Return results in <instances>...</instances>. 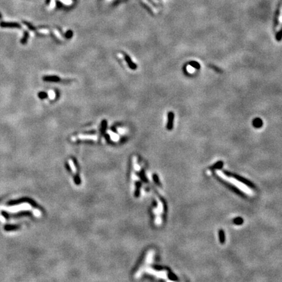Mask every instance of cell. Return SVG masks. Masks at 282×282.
Listing matches in <instances>:
<instances>
[{
	"label": "cell",
	"instance_id": "cell-1",
	"mask_svg": "<svg viewBox=\"0 0 282 282\" xmlns=\"http://www.w3.org/2000/svg\"><path fill=\"white\" fill-rule=\"evenodd\" d=\"M23 203H28L33 208L39 210L41 212H43V208L41 209V207L38 205L37 202H35L33 199H31L30 197H23L18 198L17 199L10 200V201H9L6 203V205L7 206H13L22 205V204Z\"/></svg>",
	"mask_w": 282,
	"mask_h": 282
},
{
	"label": "cell",
	"instance_id": "cell-2",
	"mask_svg": "<svg viewBox=\"0 0 282 282\" xmlns=\"http://www.w3.org/2000/svg\"><path fill=\"white\" fill-rule=\"evenodd\" d=\"M1 215L6 220H11V219H19V218H25V217H32L33 216V213L30 210L20 211L16 213H10L5 210H2Z\"/></svg>",
	"mask_w": 282,
	"mask_h": 282
},
{
	"label": "cell",
	"instance_id": "cell-3",
	"mask_svg": "<svg viewBox=\"0 0 282 282\" xmlns=\"http://www.w3.org/2000/svg\"><path fill=\"white\" fill-rule=\"evenodd\" d=\"M223 174L225 175V176H228V177L233 178H235V180H236L238 181V182H240L241 183H244V184L245 185H246L247 186L250 188L251 189H255V190L256 189V188H255L256 187H255V186L254 185V183H253V182H251V181H249V180L246 179V178H244L243 176H240V175L232 173V172H229V171H227V170H223Z\"/></svg>",
	"mask_w": 282,
	"mask_h": 282
},
{
	"label": "cell",
	"instance_id": "cell-4",
	"mask_svg": "<svg viewBox=\"0 0 282 282\" xmlns=\"http://www.w3.org/2000/svg\"><path fill=\"white\" fill-rule=\"evenodd\" d=\"M213 176H215V177H216V178L218 180V182H219L220 183H221L224 186L227 187L228 189H230V190L232 191H233L234 193H235L237 194V195H239V196L242 197H244V198L247 197L246 195H245L243 191H242L241 190H240V189H238L237 187L235 186L234 185L231 184V183H229V182H227V181L224 180H223L222 178H221L220 177H219L218 176H217L216 174H213Z\"/></svg>",
	"mask_w": 282,
	"mask_h": 282
},
{
	"label": "cell",
	"instance_id": "cell-5",
	"mask_svg": "<svg viewBox=\"0 0 282 282\" xmlns=\"http://www.w3.org/2000/svg\"><path fill=\"white\" fill-rule=\"evenodd\" d=\"M21 224H9L7 223L3 226L4 231L7 232H13V231H18L21 228Z\"/></svg>",
	"mask_w": 282,
	"mask_h": 282
},
{
	"label": "cell",
	"instance_id": "cell-6",
	"mask_svg": "<svg viewBox=\"0 0 282 282\" xmlns=\"http://www.w3.org/2000/svg\"><path fill=\"white\" fill-rule=\"evenodd\" d=\"M0 26L2 27H5V28L20 29L22 27L21 26L16 22H1Z\"/></svg>",
	"mask_w": 282,
	"mask_h": 282
},
{
	"label": "cell",
	"instance_id": "cell-7",
	"mask_svg": "<svg viewBox=\"0 0 282 282\" xmlns=\"http://www.w3.org/2000/svg\"><path fill=\"white\" fill-rule=\"evenodd\" d=\"M174 120V114L172 112H169L168 114V123L167 125V128L168 130L170 131L173 129Z\"/></svg>",
	"mask_w": 282,
	"mask_h": 282
},
{
	"label": "cell",
	"instance_id": "cell-8",
	"mask_svg": "<svg viewBox=\"0 0 282 282\" xmlns=\"http://www.w3.org/2000/svg\"><path fill=\"white\" fill-rule=\"evenodd\" d=\"M218 237H219V241L221 244H224L226 240V236H225V231L223 229H219L218 231Z\"/></svg>",
	"mask_w": 282,
	"mask_h": 282
},
{
	"label": "cell",
	"instance_id": "cell-9",
	"mask_svg": "<svg viewBox=\"0 0 282 282\" xmlns=\"http://www.w3.org/2000/svg\"><path fill=\"white\" fill-rule=\"evenodd\" d=\"M224 163L222 161H218L216 163H214L213 165H212V166H210L209 167V169L212 170H219V169H221L222 167H223Z\"/></svg>",
	"mask_w": 282,
	"mask_h": 282
},
{
	"label": "cell",
	"instance_id": "cell-10",
	"mask_svg": "<svg viewBox=\"0 0 282 282\" xmlns=\"http://www.w3.org/2000/svg\"><path fill=\"white\" fill-rule=\"evenodd\" d=\"M262 125H263L262 120L261 118H256L253 121V125H254V128H257V129H259V128H262Z\"/></svg>",
	"mask_w": 282,
	"mask_h": 282
},
{
	"label": "cell",
	"instance_id": "cell-11",
	"mask_svg": "<svg viewBox=\"0 0 282 282\" xmlns=\"http://www.w3.org/2000/svg\"><path fill=\"white\" fill-rule=\"evenodd\" d=\"M125 60L126 62L128 64L129 67H130V69H137V65H135V63L132 62L131 59L129 57V56H128V55H124Z\"/></svg>",
	"mask_w": 282,
	"mask_h": 282
},
{
	"label": "cell",
	"instance_id": "cell-12",
	"mask_svg": "<svg viewBox=\"0 0 282 282\" xmlns=\"http://www.w3.org/2000/svg\"><path fill=\"white\" fill-rule=\"evenodd\" d=\"M43 79L44 81L53 82H56L60 80V79L57 76H45Z\"/></svg>",
	"mask_w": 282,
	"mask_h": 282
},
{
	"label": "cell",
	"instance_id": "cell-13",
	"mask_svg": "<svg viewBox=\"0 0 282 282\" xmlns=\"http://www.w3.org/2000/svg\"><path fill=\"white\" fill-rule=\"evenodd\" d=\"M232 222L236 225H241L244 223V219L242 217H236L232 219Z\"/></svg>",
	"mask_w": 282,
	"mask_h": 282
},
{
	"label": "cell",
	"instance_id": "cell-14",
	"mask_svg": "<svg viewBox=\"0 0 282 282\" xmlns=\"http://www.w3.org/2000/svg\"><path fill=\"white\" fill-rule=\"evenodd\" d=\"M28 38H29V33L27 32V31H24V35H23V37L22 38V39L20 40V43H21L22 44H26V43H27V40H28Z\"/></svg>",
	"mask_w": 282,
	"mask_h": 282
},
{
	"label": "cell",
	"instance_id": "cell-15",
	"mask_svg": "<svg viewBox=\"0 0 282 282\" xmlns=\"http://www.w3.org/2000/svg\"><path fill=\"white\" fill-rule=\"evenodd\" d=\"M189 65L191 66L192 67L195 68V69H198V70H199V69H201V65L199 64L197 62H195V61H191V62H189Z\"/></svg>",
	"mask_w": 282,
	"mask_h": 282
},
{
	"label": "cell",
	"instance_id": "cell-16",
	"mask_svg": "<svg viewBox=\"0 0 282 282\" xmlns=\"http://www.w3.org/2000/svg\"><path fill=\"white\" fill-rule=\"evenodd\" d=\"M23 22V24H25V25H26V26H27V27H28V28H29V29H30V30H32V31H35V30H36V28H35V27H34V26H32V24H30V23H29V22H26V21H23V22Z\"/></svg>",
	"mask_w": 282,
	"mask_h": 282
},
{
	"label": "cell",
	"instance_id": "cell-17",
	"mask_svg": "<svg viewBox=\"0 0 282 282\" xmlns=\"http://www.w3.org/2000/svg\"><path fill=\"white\" fill-rule=\"evenodd\" d=\"M106 125H107V122H106V121L105 120H104L102 122V123H101V132L103 133H105V130H106Z\"/></svg>",
	"mask_w": 282,
	"mask_h": 282
},
{
	"label": "cell",
	"instance_id": "cell-18",
	"mask_svg": "<svg viewBox=\"0 0 282 282\" xmlns=\"http://www.w3.org/2000/svg\"><path fill=\"white\" fill-rule=\"evenodd\" d=\"M38 97L41 99H45V98H48V93H46V92H41L38 94Z\"/></svg>",
	"mask_w": 282,
	"mask_h": 282
},
{
	"label": "cell",
	"instance_id": "cell-19",
	"mask_svg": "<svg viewBox=\"0 0 282 282\" xmlns=\"http://www.w3.org/2000/svg\"><path fill=\"white\" fill-rule=\"evenodd\" d=\"M73 32H71V31H69V32H67V33H66V37L67 38H71L73 36Z\"/></svg>",
	"mask_w": 282,
	"mask_h": 282
},
{
	"label": "cell",
	"instance_id": "cell-20",
	"mask_svg": "<svg viewBox=\"0 0 282 282\" xmlns=\"http://www.w3.org/2000/svg\"><path fill=\"white\" fill-rule=\"evenodd\" d=\"M56 5H57V7H59V8H60V7H63V5L62 4V3H61L60 1H57V0H56Z\"/></svg>",
	"mask_w": 282,
	"mask_h": 282
},
{
	"label": "cell",
	"instance_id": "cell-21",
	"mask_svg": "<svg viewBox=\"0 0 282 282\" xmlns=\"http://www.w3.org/2000/svg\"><path fill=\"white\" fill-rule=\"evenodd\" d=\"M50 0H46V4H49V3H50Z\"/></svg>",
	"mask_w": 282,
	"mask_h": 282
},
{
	"label": "cell",
	"instance_id": "cell-22",
	"mask_svg": "<svg viewBox=\"0 0 282 282\" xmlns=\"http://www.w3.org/2000/svg\"><path fill=\"white\" fill-rule=\"evenodd\" d=\"M2 18V14H1V13H0V19Z\"/></svg>",
	"mask_w": 282,
	"mask_h": 282
}]
</instances>
